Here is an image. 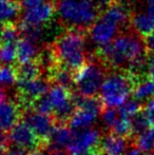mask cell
<instances>
[{
  "label": "cell",
  "mask_w": 154,
  "mask_h": 155,
  "mask_svg": "<svg viewBox=\"0 0 154 155\" xmlns=\"http://www.w3.org/2000/svg\"><path fill=\"white\" fill-rule=\"evenodd\" d=\"M130 23L138 35L146 38L154 32V18L148 12H139L131 16Z\"/></svg>",
  "instance_id": "15"
},
{
  "label": "cell",
  "mask_w": 154,
  "mask_h": 155,
  "mask_svg": "<svg viewBox=\"0 0 154 155\" xmlns=\"http://www.w3.org/2000/svg\"><path fill=\"white\" fill-rule=\"evenodd\" d=\"M79 155H103V152H101L100 148H99V146H98V147L92 148V149L88 150V151L84 152V153H81Z\"/></svg>",
  "instance_id": "32"
},
{
  "label": "cell",
  "mask_w": 154,
  "mask_h": 155,
  "mask_svg": "<svg viewBox=\"0 0 154 155\" xmlns=\"http://www.w3.org/2000/svg\"><path fill=\"white\" fill-rule=\"evenodd\" d=\"M48 155H70L68 152L64 151V150H54V151L50 152Z\"/></svg>",
  "instance_id": "34"
},
{
  "label": "cell",
  "mask_w": 154,
  "mask_h": 155,
  "mask_svg": "<svg viewBox=\"0 0 154 155\" xmlns=\"http://www.w3.org/2000/svg\"><path fill=\"white\" fill-rule=\"evenodd\" d=\"M103 118L105 124L110 128H113L116 121L119 119V112L115 108H106L103 111Z\"/></svg>",
  "instance_id": "25"
},
{
  "label": "cell",
  "mask_w": 154,
  "mask_h": 155,
  "mask_svg": "<svg viewBox=\"0 0 154 155\" xmlns=\"http://www.w3.org/2000/svg\"><path fill=\"white\" fill-rule=\"evenodd\" d=\"M55 12L56 8L54 2L47 0V1L37 4V5L25 8L22 16V22L21 23L42 27L43 25H45V23L50 22L52 20Z\"/></svg>",
  "instance_id": "11"
},
{
  "label": "cell",
  "mask_w": 154,
  "mask_h": 155,
  "mask_svg": "<svg viewBox=\"0 0 154 155\" xmlns=\"http://www.w3.org/2000/svg\"><path fill=\"white\" fill-rule=\"evenodd\" d=\"M21 3L18 0H0V20L14 22L20 14Z\"/></svg>",
  "instance_id": "19"
},
{
  "label": "cell",
  "mask_w": 154,
  "mask_h": 155,
  "mask_svg": "<svg viewBox=\"0 0 154 155\" xmlns=\"http://www.w3.org/2000/svg\"><path fill=\"white\" fill-rule=\"evenodd\" d=\"M15 82H17L15 65L8 64L0 67V84L11 86Z\"/></svg>",
  "instance_id": "24"
},
{
  "label": "cell",
  "mask_w": 154,
  "mask_h": 155,
  "mask_svg": "<svg viewBox=\"0 0 154 155\" xmlns=\"http://www.w3.org/2000/svg\"><path fill=\"white\" fill-rule=\"evenodd\" d=\"M51 82L48 78L38 77L29 81L17 82V100L23 112L34 110V106L40 98L49 93Z\"/></svg>",
  "instance_id": "7"
},
{
  "label": "cell",
  "mask_w": 154,
  "mask_h": 155,
  "mask_svg": "<svg viewBox=\"0 0 154 155\" xmlns=\"http://www.w3.org/2000/svg\"><path fill=\"white\" fill-rule=\"evenodd\" d=\"M27 155H43L41 153V150H36V151H31L29 152Z\"/></svg>",
  "instance_id": "36"
},
{
  "label": "cell",
  "mask_w": 154,
  "mask_h": 155,
  "mask_svg": "<svg viewBox=\"0 0 154 155\" xmlns=\"http://www.w3.org/2000/svg\"><path fill=\"white\" fill-rule=\"evenodd\" d=\"M144 45L147 53L149 55H154V32L144 38Z\"/></svg>",
  "instance_id": "27"
},
{
  "label": "cell",
  "mask_w": 154,
  "mask_h": 155,
  "mask_svg": "<svg viewBox=\"0 0 154 155\" xmlns=\"http://www.w3.org/2000/svg\"><path fill=\"white\" fill-rule=\"evenodd\" d=\"M105 68L106 65L97 57V60L91 59L75 74V88L79 96L96 97L107 76Z\"/></svg>",
  "instance_id": "5"
},
{
  "label": "cell",
  "mask_w": 154,
  "mask_h": 155,
  "mask_svg": "<svg viewBox=\"0 0 154 155\" xmlns=\"http://www.w3.org/2000/svg\"><path fill=\"white\" fill-rule=\"evenodd\" d=\"M101 136L98 131L93 129H84L79 132L73 133L72 139L68 146L70 155H79L92 148L98 147Z\"/></svg>",
  "instance_id": "10"
},
{
  "label": "cell",
  "mask_w": 154,
  "mask_h": 155,
  "mask_svg": "<svg viewBox=\"0 0 154 155\" xmlns=\"http://www.w3.org/2000/svg\"><path fill=\"white\" fill-rule=\"evenodd\" d=\"M145 45L136 35L121 33L112 42L98 47L97 57L106 67L120 70L146 55ZM126 69V70H127Z\"/></svg>",
  "instance_id": "1"
},
{
  "label": "cell",
  "mask_w": 154,
  "mask_h": 155,
  "mask_svg": "<svg viewBox=\"0 0 154 155\" xmlns=\"http://www.w3.org/2000/svg\"><path fill=\"white\" fill-rule=\"evenodd\" d=\"M15 70H16L17 82H23L33 80L36 78L40 77L42 73L41 65L38 61V58L33 61H30L23 64H15Z\"/></svg>",
  "instance_id": "17"
},
{
  "label": "cell",
  "mask_w": 154,
  "mask_h": 155,
  "mask_svg": "<svg viewBox=\"0 0 154 155\" xmlns=\"http://www.w3.org/2000/svg\"><path fill=\"white\" fill-rule=\"evenodd\" d=\"M134 98L138 101L142 100H150L154 98V80L149 77L142 79L135 84L133 90Z\"/></svg>",
  "instance_id": "20"
},
{
  "label": "cell",
  "mask_w": 154,
  "mask_h": 155,
  "mask_svg": "<svg viewBox=\"0 0 154 155\" xmlns=\"http://www.w3.org/2000/svg\"><path fill=\"white\" fill-rule=\"evenodd\" d=\"M143 113L148 120L150 127L154 128V98L150 99L144 107H143Z\"/></svg>",
  "instance_id": "26"
},
{
  "label": "cell",
  "mask_w": 154,
  "mask_h": 155,
  "mask_svg": "<svg viewBox=\"0 0 154 155\" xmlns=\"http://www.w3.org/2000/svg\"><path fill=\"white\" fill-rule=\"evenodd\" d=\"M25 112L17 101L3 99L0 101V131L6 132L23 120Z\"/></svg>",
  "instance_id": "12"
},
{
  "label": "cell",
  "mask_w": 154,
  "mask_h": 155,
  "mask_svg": "<svg viewBox=\"0 0 154 155\" xmlns=\"http://www.w3.org/2000/svg\"><path fill=\"white\" fill-rule=\"evenodd\" d=\"M73 136V132L68 126H56L53 134L51 136L50 146H54L55 150H62V148H68Z\"/></svg>",
  "instance_id": "18"
},
{
  "label": "cell",
  "mask_w": 154,
  "mask_h": 155,
  "mask_svg": "<svg viewBox=\"0 0 154 155\" xmlns=\"http://www.w3.org/2000/svg\"><path fill=\"white\" fill-rule=\"evenodd\" d=\"M132 141H133V146L143 151H152L154 150V128L149 127L142 133L134 136Z\"/></svg>",
  "instance_id": "21"
},
{
  "label": "cell",
  "mask_w": 154,
  "mask_h": 155,
  "mask_svg": "<svg viewBox=\"0 0 154 155\" xmlns=\"http://www.w3.org/2000/svg\"><path fill=\"white\" fill-rule=\"evenodd\" d=\"M129 139L118 136L111 131L105 137H101L99 148L105 155H125V150Z\"/></svg>",
  "instance_id": "14"
},
{
  "label": "cell",
  "mask_w": 154,
  "mask_h": 155,
  "mask_svg": "<svg viewBox=\"0 0 154 155\" xmlns=\"http://www.w3.org/2000/svg\"><path fill=\"white\" fill-rule=\"evenodd\" d=\"M96 5L98 6V8L100 10V12H105L107 8H109L110 6L114 5L117 2H119V0H94Z\"/></svg>",
  "instance_id": "28"
},
{
  "label": "cell",
  "mask_w": 154,
  "mask_h": 155,
  "mask_svg": "<svg viewBox=\"0 0 154 155\" xmlns=\"http://www.w3.org/2000/svg\"><path fill=\"white\" fill-rule=\"evenodd\" d=\"M86 40V31L67 29L51 45L57 62L76 74L88 62Z\"/></svg>",
  "instance_id": "2"
},
{
  "label": "cell",
  "mask_w": 154,
  "mask_h": 155,
  "mask_svg": "<svg viewBox=\"0 0 154 155\" xmlns=\"http://www.w3.org/2000/svg\"><path fill=\"white\" fill-rule=\"evenodd\" d=\"M3 99H5V97H4V90L0 87V101Z\"/></svg>",
  "instance_id": "37"
},
{
  "label": "cell",
  "mask_w": 154,
  "mask_h": 155,
  "mask_svg": "<svg viewBox=\"0 0 154 155\" xmlns=\"http://www.w3.org/2000/svg\"><path fill=\"white\" fill-rule=\"evenodd\" d=\"M136 81L127 70H117L106 76L100 89V99L105 108L121 107L133 93Z\"/></svg>",
  "instance_id": "4"
},
{
  "label": "cell",
  "mask_w": 154,
  "mask_h": 155,
  "mask_svg": "<svg viewBox=\"0 0 154 155\" xmlns=\"http://www.w3.org/2000/svg\"><path fill=\"white\" fill-rule=\"evenodd\" d=\"M55 8L68 29L81 31L90 30L101 13L94 0H57Z\"/></svg>",
  "instance_id": "3"
},
{
  "label": "cell",
  "mask_w": 154,
  "mask_h": 155,
  "mask_svg": "<svg viewBox=\"0 0 154 155\" xmlns=\"http://www.w3.org/2000/svg\"><path fill=\"white\" fill-rule=\"evenodd\" d=\"M25 120L31 126V128L41 140L43 148L47 149L50 146L52 134L57 126L55 119L51 115L42 114L34 110L25 112Z\"/></svg>",
  "instance_id": "9"
},
{
  "label": "cell",
  "mask_w": 154,
  "mask_h": 155,
  "mask_svg": "<svg viewBox=\"0 0 154 155\" xmlns=\"http://www.w3.org/2000/svg\"><path fill=\"white\" fill-rule=\"evenodd\" d=\"M125 155H152V154H150L149 152L143 151V150H140V149H138V148L135 147L132 150H130V151H128Z\"/></svg>",
  "instance_id": "31"
},
{
  "label": "cell",
  "mask_w": 154,
  "mask_h": 155,
  "mask_svg": "<svg viewBox=\"0 0 154 155\" xmlns=\"http://www.w3.org/2000/svg\"><path fill=\"white\" fill-rule=\"evenodd\" d=\"M38 50L35 43L21 37L17 41V64H23L38 58Z\"/></svg>",
  "instance_id": "16"
},
{
  "label": "cell",
  "mask_w": 154,
  "mask_h": 155,
  "mask_svg": "<svg viewBox=\"0 0 154 155\" xmlns=\"http://www.w3.org/2000/svg\"><path fill=\"white\" fill-rule=\"evenodd\" d=\"M8 143L27 152L44 150L43 145L34 130L25 120H21L6 134Z\"/></svg>",
  "instance_id": "8"
},
{
  "label": "cell",
  "mask_w": 154,
  "mask_h": 155,
  "mask_svg": "<svg viewBox=\"0 0 154 155\" xmlns=\"http://www.w3.org/2000/svg\"><path fill=\"white\" fill-rule=\"evenodd\" d=\"M76 110L70 119L71 129H86L93 124L97 115L103 112L105 106L100 97H75Z\"/></svg>",
  "instance_id": "6"
},
{
  "label": "cell",
  "mask_w": 154,
  "mask_h": 155,
  "mask_svg": "<svg viewBox=\"0 0 154 155\" xmlns=\"http://www.w3.org/2000/svg\"><path fill=\"white\" fill-rule=\"evenodd\" d=\"M119 115L120 117L128 119H132L136 114L143 111V106L139 104V101L136 99L127 100L119 109Z\"/></svg>",
  "instance_id": "23"
},
{
  "label": "cell",
  "mask_w": 154,
  "mask_h": 155,
  "mask_svg": "<svg viewBox=\"0 0 154 155\" xmlns=\"http://www.w3.org/2000/svg\"><path fill=\"white\" fill-rule=\"evenodd\" d=\"M1 132V131H0ZM8 139H6V137H3L1 134H0V149L3 147H5L6 145H8Z\"/></svg>",
  "instance_id": "35"
},
{
  "label": "cell",
  "mask_w": 154,
  "mask_h": 155,
  "mask_svg": "<svg viewBox=\"0 0 154 155\" xmlns=\"http://www.w3.org/2000/svg\"><path fill=\"white\" fill-rule=\"evenodd\" d=\"M17 60V42H0V62L12 63Z\"/></svg>",
  "instance_id": "22"
},
{
  "label": "cell",
  "mask_w": 154,
  "mask_h": 155,
  "mask_svg": "<svg viewBox=\"0 0 154 155\" xmlns=\"http://www.w3.org/2000/svg\"><path fill=\"white\" fill-rule=\"evenodd\" d=\"M44 1H47V0H22L21 1V6L25 8H31V6L40 4Z\"/></svg>",
  "instance_id": "30"
},
{
  "label": "cell",
  "mask_w": 154,
  "mask_h": 155,
  "mask_svg": "<svg viewBox=\"0 0 154 155\" xmlns=\"http://www.w3.org/2000/svg\"><path fill=\"white\" fill-rule=\"evenodd\" d=\"M118 30L119 28L116 25L106 19L105 17L100 16L89 31L93 42L96 43L98 47H101L114 40Z\"/></svg>",
  "instance_id": "13"
},
{
  "label": "cell",
  "mask_w": 154,
  "mask_h": 155,
  "mask_svg": "<svg viewBox=\"0 0 154 155\" xmlns=\"http://www.w3.org/2000/svg\"><path fill=\"white\" fill-rule=\"evenodd\" d=\"M148 77L154 80V55L148 58Z\"/></svg>",
  "instance_id": "29"
},
{
  "label": "cell",
  "mask_w": 154,
  "mask_h": 155,
  "mask_svg": "<svg viewBox=\"0 0 154 155\" xmlns=\"http://www.w3.org/2000/svg\"><path fill=\"white\" fill-rule=\"evenodd\" d=\"M147 8L148 13L154 18V0H147Z\"/></svg>",
  "instance_id": "33"
}]
</instances>
